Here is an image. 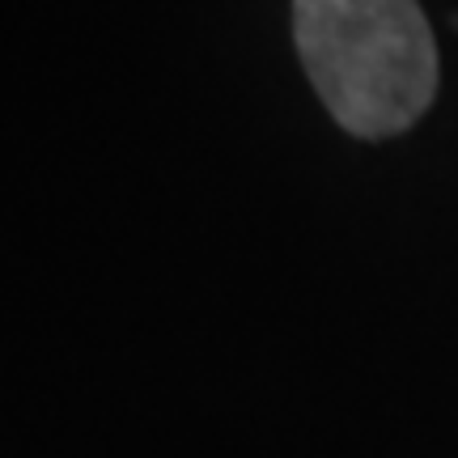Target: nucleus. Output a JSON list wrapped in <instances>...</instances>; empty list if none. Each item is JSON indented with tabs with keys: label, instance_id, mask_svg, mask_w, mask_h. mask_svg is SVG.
I'll use <instances>...</instances> for the list:
<instances>
[{
	"label": "nucleus",
	"instance_id": "nucleus-1",
	"mask_svg": "<svg viewBox=\"0 0 458 458\" xmlns=\"http://www.w3.org/2000/svg\"><path fill=\"white\" fill-rule=\"evenodd\" d=\"M297 55L352 136L411 128L437 94V43L416 0H293Z\"/></svg>",
	"mask_w": 458,
	"mask_h": 458
}]
</instances>
